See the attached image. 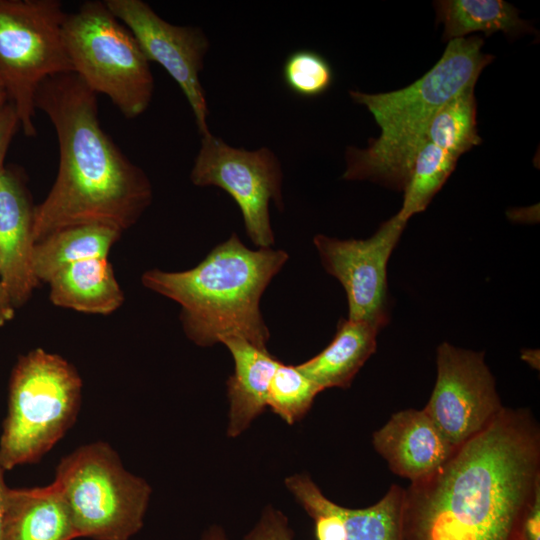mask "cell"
<instances>
[{"mask_svg":"<svg viewBox=\"0 0 540 540\" xmlns=\"http://www.w3.org/2000/svg\"><path fill=\"white\" fill-rule=\"evenodd\" d=\"M540 490V428L504 407L430 476L405 489L403 540H521Z\"/></svg>","mask_w":540,"mask_h":540,"instance_id":"cell-1","label":"cell"},{"mask_svg":"<svg viewBox=\"0 0 540 540\" xmlns=\"http://www.w3.org/2000/svg\"><path fill=\"white\" fill-rule=\"evenodd\" d=\"M35 109L51 121L59 148L55 181L35 206V243L70 226H133L151 204L152 185L102 128L97 95L76 74H58L39 86Z\"/></svg>","mask_w":540,"mask_h":540,"instance_id":"cell-2","label":"cell"},{"mask_svg":"<svg viewBox=\"0 0 540 540\" xmlns=\"http://www.w3.org/2000/svg\"><path fill=\"white\" fill-rule=\"evenodd\" d=\"M287 260L283 250L249 249L233 233L197 266L180 272L150 269L141 282L181 306L183 330L196 345L209 347L238 336L266 348L270 333L260 301Z\"/></svg>","mask_w":540,"mask_h":540,"instance_id":"cell-3","label":"cell"},{"mask_svg":"<svg viewBox=\"0 0 540 540\" xmlns=\"http://www.w3.org/2000/svg\"><path fill=\"white\" fill-rule=\"evenodd\" d=\"M483 39L470 36L448 42L438 62L421 78L400 90L368 94L349 92L381 128L365 148L348 147L343 179L368 180L404 191L412 164L427 140L428 124L447 101L475 86L493 56L482 52Z\"/></svg>","mask_w":540,"mask_h":540,"instance_id":"cell-4","label":"cell"},{"mask_svg":"<svg viewBox=\"0 0 540 540\" xmlns=\"http://www.w3.org/2000/svg\"><path fill=\"white\" fill-rule=\"evenodd\" d=\"M81 394L77 370L61 356L41 348L21 355L11 372L0 437L4 469L39 462L75 423Z\"/></svg>","mask_w":540,"mask_h":540,"instance_id":"cell-5","label":"cell"},{"mask_svg":"<svg viewBox=\"0 0 540 540\" xmlns=\"http://www.w3.org/2000/svg\"><path fill=\"white\" fill-rule=\"evenodd\" d=\"M78 538L129 540L143 527L152 489L106 442L80 446L56 467Z\"/></svg>","mask_w":540,"mask_h":540,"instance_id":"cell-6","label":"cell"},{"mask_svg":"<svg viewBox=\"0 0 540 540\" xmlns=\"http://www.w3.org/2000/svg\"><path fill=\"white\" fill-rule=\"evenodd\" d=\"M63 36L72 73L91 91L108 97L127 119L148 109L154 92L149 61L104 1H85L67 13Z\"/></svg>","mask_w":540,"mask_h":540,"instance_id":"cell-7","label":"cell"},{"mask_svg":"<svg viewBox=\"0 0 540 540\" xmlns=\"http://www.w3.org/2000/svg\"><path fill=\"white\" fill-rule=\"evenodd\" d=\"M59 0H0V82L20 129L34 137L35 95L48 78L72 73Z\"/></svg>","mask_w":540,"mask_h":540,"instance_id":"cell-8","label":"cell"},{"mask_svg":"<svg viewBox=\"0 0 540 540\" xmlns=\"http://www.w3.org/2000/svg\"><path fill=\"white\" fill-rule=\"evenodd\" d=\"M190 180L196 186L226 191L240 208L252 243L259 248L274 244L269 205L272 201L280 210L283 208V173L271 149L236 148L210 133L201 139Z\"/></svg>","mask_w":540,"mask_h":540,"instance_id":"cell-9","label":"cell"},{"mask_svg":"<svg viewBox=\"0 0 540 540\" xmlns=\"http://www.w3.org/2000/svg\"><path fill=\"white\" fill-rule=\"evenodd\" d=\"M504 406L484 352L443 342L437 349V378L423 410L458 448L483 429Z\"/></svg>","mask_w":540,"mask_h":540,"instance_id":"cell-10","label":"cell"},{"mask_svg":"<svg viewBox=\"0 0 540 540\" xmlns=\"http://www.w3.org/2000/svg\"><path fill=\"white\" fill-rule=\"evenodd\" d=\"M407 222L397 213L368 239L341 240L322 234L314 237L324 269L345 290L348 319L378 329L388 323L387 264Z\"/></svg>","mask_w":540,"mask_h":540,"instance_id":"cell-11","label":"cell"},{"mask_svg":"<svg viewBox=\"0 0 540 540\" xmlns=\"http://www.w3.org/2000/svg\"><path fill=\"white\" fill-rule=\"evenodd\" d=\"M104 3L134 35L148 61L159 64L180 87L201 137L209 135V110L200 72L210 42L203 30L171 24L142 0H105Z\"/></svg>","mask_w":540,"mask_h":540,"instance_id":"cell-12","label":"cell"},{"mask_svg":"<svg viewBox=\"0 0 540 540\" xmlns=\"http://www.w3.org/2000/svg\"><path fill=\"white\" fill-rule=\"evenodd\" d=\"M35 206L20 167L0 171V278L13 306H23L40 282L33 269Z\"/></svg>","mask_w":540,"mask_h":540,"instance_id":"cell-13","label":"cell"},{"mask_svg":"<svg viewBox=\"0 0 540 540\" xmlns=\"http://www.w3.org/2000/svg\"><path fill=\"white\" fill-rule=\"evenodd\" d=\"M372 443L390 470L411 483L436 472L457 449L423 409L413 408L394 413Z\"/></svg>","mask_w":540,"mask_h":540,"instance_id":"cell-14","label":"cell"},{"mask_svg":"<svg viewBox=\"0 0 540 540\" xmlns=\"http://www.w3.org/2000/svg\"><path fill=\"white\" fill-rule=\"evenodd\" d=\"M224 344L234 361L227 380L229 401L227 435L240 436L267 408L269 384L280 360L267 348H259L244 338L228 336Z\"/></svg>","mask_w":540,"mask_h":540,"instance_id":"cell-15","label":"cell"},{"mask_svg":"<svg viewBox=\"0 0 540 540\" xmlns=\"http://www.w3.org/2000/svg\"><path fill=\"white\" fill-rule=\"evenodd\" d=\"M78 538L59 486L9 488L2 540Z\"/></svg>","mask_w":540,"mask_h":540,"instance_id":"cell-16","label":"cell"},{"mask_svg":"<svg viewBox=\"0 0 540 540\" xmlns=\"http://www.w3.org/2000/svg\"><path fill=\"white\" fill-rule=\"evenodd\" d=\"M50 301L82 313L108 315L124 302V294L108 257L73 263L48 282Z\"/></svg>","mask_w":540,"mask_h":540,"instance_id":"cell-17","label":"cell"},{"mask_svg":"<svg viewBox=\"0 0 540 540\" xmlns=\"http://www.w3.org/2000/svg\"><path fill=\"white\" fill-rule=\"evenodd\" d=\"M379 330L367 322L341 319L331 342L320 353L296 366L322 390L348 388L376 351Z\"/></svg>","mask_w":540,"mask_h":540,"instance_id":"cell-18","label":"cell"},{"mask_svg":"<svg viewBox=\"0 0 540 540\" xmlns=\"http://www.w3.org/2000/svg\"><path fill=\"white\" fill-rule=\"evenodd\" d=\"M122 232L102 224H84L57 230L35 243L33 269L38 281L48 283L63 268L90 258L108 257Z\"/></svg>","mask_w":540,"mask_h":540,"instance_id":"cell-19","label":"cell"},{"mask_svg":"<svg viewBox=\"0 0 540 540\" xmlns=\"http://www.w3.org/2000/svg\"><path fill=\"white\" fill-rule=\"evenodd\" d=\"M437 22L444 26L443 41L464 38L474 32L517 35L534 32L518 10L502 0H440L434 2Z\"/></svg>","mask_w":540,"mask_h":540,"instance_id":"cell-20","label":"cell"},{"mask_svg":"<svg viewBox=\"0 0 540 540\" xmlns=\"http://www.w3.org/2000/svg\"><path fill=\"white\" fill-rule=\"evenodd\" d=\"M474 87L465 89L443 104L427 127V140L457 159L481 143Z\"/></svg>","mask_w":540,"mask_h":540,"instance_id":"cell-21","label":"cell"},{"mask_svg":"<svg viewBox=\"0 0 540 540\" xmlns=\"http://www.w3.org/2000/svg\"><path fill=\"white\" fill-rule=\"evenodd\" d=\"M405 489L393 484L375 504L348 508L335 504L346 540H403L402 518Z\"/></svg>","mask_w":540,"mask_h":540,"instance_id":"cell-22","label":"cell"},{"mask_svg":"<svg viewBox=\"0 0 540 540\" xmlns=\"http://www.w3.org/2000/svg\"><path fill=\"white\" fill-rule=\"evenodd\" d=\"M457 160L426 140L413 161L398 213L409 220L412 215L423 212L454 170Z\"/></svg>","mask_w":540,"mask_h":540,"instance_id":"cell-23","label":"cell"},{"mask_svg":"<svg viewBox=\"0 0 540 540\" xmlns=\"http://www.w3.org/2000/svg\"><path fill=\"white\" fill-rule=\"evenodd\" d=\"M323 390L296 365L280 361L269 384L267 408L287 424L300 421Z\"/></svg>","mask_w":540,"mask_h":540,"instance_id":"cell-24","label":"cell"},{"mask_svg":"<svg viewBox=\"0 0 540 540\" xmlns=\"http://www.w3.org/2000/svg\"><path fill=\"white\" fill-rule=\"evenodd\" d=\"M285 486L313 519L316 540H346L343 522L335 502L327 498L308 474H293Z\"/></svg>","mask_w":540,"mask_h":540,"instance_id":"cell-25","label":"cell"},{"mask_svg":"<svg viewBox=\"0 0 540 540\" xmlns=\"http://www.w3.org/2000/svg\"><path fill=\"white\" fill-rule=\"evenodd\" d=\"M286 87L294 94L313 98L324 94L332 85L334 74L328 60L320 53L300 49L290 53L282 67Z\"/></svg>","mask_w":540,"mask_h":540,"instance_id":"cell-26","label":"cell"},{"mask_svg":"<svg viewBox=\"0 0 540 540\" xmlns=\"http://www.w3.org/2000/svg\"><path fill=\"white\" fill-rule=\"evenodd\" d=\"M242 540H294V533L287 516L272 505H267Z\"/></svg>","mask_w":540,"mask_h":540,"instance_id":"cell-27","label":"cell"},{"mask_svg":"<svg viewBox=\"0 0 540 540\" xmlns=\"http://www.w3.org/2000/svg\"><path fill=\"white\" fill-rule=\"evenodd\" d=\"M20 129L19 119L12 103L8 102L0 109V171L5 167V158L9 146Z\"/></svg>","mask_w":540,"mask_h":540,"instance_id":"cell-28","label":"cell"},{"mask_svg":"<svg viewBox=\"0 0 540 540\" xmlns=\"http://www.w3.org/2000/svg\"><path fill=\"white\" fill-rule=\"evenodd\" d=\"M521 540H540V490L535 494L523 519Z\"/></svg>","mask_w":540,"mask_h":540,"instance_id":"cell-29","label":"cell"},{"mask_svg":"<svg viewBox=\"0 0 540 540\" xmlns=\"http://www.w3.org/2000/svg\"><path fill=\"white\" fill-rule=\"evenodd\" d=\"M15 315V307L0 278V326L10 322Z\"/></svg>","mask_w":540,"mask_h":540,"instance_id":"cell-30","label":"cell"},{"mask_svg":"<svg viewBox=\"0 0 540 540\" xmlns=\"http://www.w3.org/2000/svg\"><path fill=\"white\" fill-rule=\"evenodd\" d=\"M5 472L6 470L0 462V540H2L3 537L5 511L9 492V487L7 486L4 478Z\"/></svg>","mask_w":540,"mask_h":540,"instance_id":"cell-31","label":"cell"},{"mask_svg":"<svg viewBox=\"0 0 540 540\" xmlns=\"http://www.w3.org/2000/svg\"><path fill=\"white\" fill-rule=\"evenodd\" d=\"M199 540H229L223 527L213 524L205 529Z\"/></svg>","mask_w":540,"mask_h":540,"instance_id":"cell-32","label":"cell"},{"mask_svg":"<svg viewBox=\"0 0 540 540\" xmlns=\"http://www.w3.org/2000/svg\"><path fill=\"white\" fill-rule=\"evenodd\" d=\"M9 102L7 92L0 82V109L3 108Z\"/></svg>","mask_w":540,"mask_h":540,"instance_id":"cell-33","label":"cell"}]
</instances>
